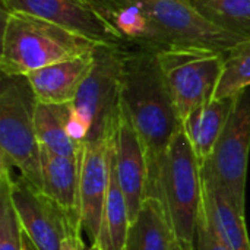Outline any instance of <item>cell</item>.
I'll list each match as a JSON object with an SVG mask.
<instances>
[{"label":"cell","mask_w":250,"mask_h":250,"mask_svg":"<svg viewBox=\"0 0 250 250\" xmlns=\"http://www.w3.org/2000/svg\"><path fill=\"white\" fill-rule=\"evenodd\" d=\"M120 98L122 108L146 151L149 167L148 196L158 198L161 164L171 139L182 126V120L173 103L157 51L126 50Z\"/></svg>","instance_id":"cell-1"},{"label":"cell","mask_w":250,"mask_h":250,"mask_svg":"<svg viewBox=\"0 0 250 250\" xmlns=\"http://www.w3.org/2000/svg\"><path fill=\"white\" fill-rule=\"evenodd\" d=\"M1 35L3 75H28L94 51L100 44L23 12H6Z\"/></svg>","instance_id":"cell-2"},{"label":"cell","mask_w":250,"mask_h":250,"mask_svg":"<svg viewBox=\"0 0 250 250\" xmlns=\"http://www.w3.org/2000/svg\"><path fill=\"white\" fill-rule=\"evenodd\" d=\"M127 48L98 45L94 66L69 104V130L81 142L110 139L122 108V69Z\"/></svg>","instance_id":"cell-3"},{"label":"cell","mask_w":250,"mask_h":250,"mask_svg":"<svg viewBox=\"0 0 250 250\" xmlns=\"http://www.w3.org/2000/svg\"><path fill=\"white\" fill-rule=\"evenodd\" d=\"M37 98L25 75H3L0 83V167L18 168L42 190L40 144L35 133Z\"/></svg>","instance_id":"cell-4"},{"label":"cell","mask_w":250,"mask_h":250,"mask_svg":"<svg viewBox=\"0 0 250 250\" xmlns=\"http://www.w3.org/2000/svg\"><path fill=\"white\" fill-rule=\"evenodd\" d=\"M177 240L195 245L204 201L201 163L183 129L170 142L160 174V196Z\"/></svg>","instance_id":"cell-5"},{"label":"cell","mask_w":250,"mask_h":250,"mask_svg":"<svg viewBox=\"0 0 250 250\" xmlns=\"http://www.w3.org/2000/svg\"><path fill=\"white\" fill-rule=\"evenodd\" d=\"M250 154V88L234 97L224 130L201 166L202 180L223 189L237 208L246 212V179Z\"/></svg>","instance_id":"cell-6"},{"label":"cell","mask_w":250,"mask_h":250,"mask_svg":"<svg viewBox=\"0 0 250 250\" xmlns=\"http://www.w3.org/2000/svg\"><path fill=\"white\" fill-rule=\"evenodd\" d=\"M158 60L183 123L195 108L214 98L223 73L224 53L173 47L158 51Z\"/></svg>","instance_id":"cell-7"},{"label":"cell","mask_w":250,"mask_h":250,"mask_svg":"<svg viewBox=\"0 0 250 250\" xmlns=\"http://www.w3.org/2000/svg\"><path fill=\"white\" fill-rule=\"evenodd\" d=\"M10 196L25 236L38 250H62L69 236L82 233L72 214L25 177L12 176Z\"/></svg>","instance_id":"cell-8"},{"label":"cell","mask_w":250,"mask_h":250,"mask_svg":"<svg viewBox=\"0 0 250 250\" xmlns=\"http://www.w3.org/2000/svg\"><path fill=\"white\" fill-rule=\"evenodd\" d=\"M173 47L229 51L246 41L207 19L190 0H138Z\"/></svg>","instance_id":"cell-9"},{"label":"cell","mask_w":250,"mask_h":250,"mask_svg":"<svg viewBox=\"0 0 250 250\" xmlns=\"http://www.w3.org/2000/svg\"><path fill=\"white\" fill-rule=\"evenodd\" d=\"M3 10L45 19L100 45L127 48L122 37L88 0H1Z\"/></svg>","instance_id":"cell-10"},{"label":"cell","mask_w":250,"mask_h":250,"mask_svg":"<svg viewBox=\"0 0 250 250\" xmlns=\"http://www.w3.org/2000/svg\"><path fill=\"white\" fill-rule=\"evenodd\" d=\"M111 139L86 142L81 152L79 217L82 233L95 246L101 231L103 211L110 183Z\"/></svg>","instance_id":"cell-11"},{"label":"cell","mask_w":250,"mask_h":250,"mask_svg":"<svg viewBox=\"0 0 250 250\" xmlns=\"http://www.w3.org/2000/svg\"><path fill=\"white\" fill-rule=\"evenodd\" d=\"M117 179L126 198L130 223L136 218L148 196L149 167L145 146L123 108L113 135Z\"/></svg>","instance_id":"cell-12"},{"label":"cell","mask_w":250,"mask_h":250,"mask_svg":"<svg viewBox=\"0 0 250 250\" xmlns=\"http://www.w3.org/2000/svg\"><path fill=\"white\" fill-rule=\"evenodd\" d=\"M116 29L127 48L163 51L173 48L168 37L160 29L138 0H88Z\"/></svg>","instance_id":"cell-13"},{"label":"cell","mask_w":250,"mask_h":250,"mask_svg":"<svg viewBox=\"0 0 250 250\" xmlns=\"http://www.w3.org/2000/svg\"><path fill=\"white\" fill-rule=\"evenodd\" d=\"M94 66V51L25 75L38 103L70 104Z\"/></svg>","instance_id":"cell-14"},{"label":"cell","mask_w":250,"mask_h":250,"mask_svg":"<svg viewBox=\"0 0 250 250\" xmlns=\"http://www.w3.org/2000/svg\"><path fill=\"white\" fill-rule=\"evenodd\" d=\"M42 192L59 202L79 223V177L81 157L70 158L40 146Z\"/></svg>","instance_id":"cell-15"},{"label":"cell","mask_w":250,"mask_h":250,"mask_svg":"<svg viewBox=\"0 0 250 250\" xmlns=\"http://www.w3.org/2000/svg\"><path fill=\"white\" fill-rule=\"evenodd\" d=\"M204 211L221 242L230 250H250V240L243 211L220 188L204 182Z\"/></svg>","instance_id":"cell-16"},{"label":"cell","mask_w":250,"mask_h":250,"mask_svg":"<svg viewBox=\"0 0 250 250\" xmlns=\"http://www.w3.org/2000/svg\"><path fill=\"white\" fill-rule=\"evenodd\" d=\"M234 105V97L212 98L195 108L185 120L183 129L201 166L211 157Z\"/></svg>","instance_id":"cell-17"},{"label":"cell","mask_w":250,"mask_h":250,"mask_svg":"<svg viewBox=\"0 0 250 250\" xmlns=\"http://www.w3.org/2000/svg\"><path fill=\"white\" fill-rule=\"evenodd\" d=\"M176 240L163 201L148 196L129 226L125 250H173Z\"/></svg>","instance_id":"cell-18"},{"label":"cell","mask_w":250,"mask_h":250,"mask_svg":"<svg viewBox=\"0 0 250 250\" xmlns=\"http://www.w3.org/2000/svg\"><path fill=\"white\" fill-rule=\"evenodd\" d=\"M130 226L129 209L126 204V198L122 192L116 160H114V148L111 139V154H110V183L107 190V198L103 211L101 231L95 248L98 250H125L127 231Z\"/></svg>","instance_id":"cell-19"},{"label":"cell","mask_w":250,"mask_h":250,"mask_svg":"<svg viewBox=\"0 0 250 250\" xmlns=\"http://www.w3.org/2000/svg\"><path fill=\"white\" fill-rule=\"evenodd\" d=\"M35 133L40 146L63 157H81L83 144L78 142L69 130V104L38 103L35 108Z\"/></svg>","instance_id":"cell-20"},{"label":"cell","mask_w":250,"mask_h":250,"mask_svg":"<svg viewBox=\"0 0 250 250\" xmlns=\"http://www.w3.org/2000/svg\"><path fill=\"white\" fill-rule=\"evenodd\" d=\"M193 6L221 29L250 40V0H190Z\"/></svg>","instance_id":"cell-21"},{"label":"cell","mask_w":250,"mask_h":250,"mask_svg":"<svg viewBox=\"0 0 250 250\" xmlns=\"http://www.w3.org/2000/svg\"><path fill=\"white\" fill-rule=\"evenodd\" d=\"M250 88V40L224 53L223 73L214 98L236 97Z\"/></svg>","instance_id":"cell-22"},{"label":"cell","mask_w":250,"mask_h":250,"mask_svg":"<svg viewBox=\"0 0 250 250\" xmlns=\"http://www.w3.org/2000/svg\"><path fill=\"white\" fill-rule=\"evenodd\" d=\"M12 170L0 167V250H23V229L10 196Z\"/></svg>","instance_id":"cell-23"},{"label":"cell","mask_w":250,"mask_h":250,"mask_svg":"<svg viewBox=\"0 0 250 250\" xmlns=\"http://www.w3.org/2000/svg\"><path fill=\"white\" fill-rule=\"evenodd\" d=\"M195 250H230L221 242V239L217 236V233L211 227L208 217L204 211V205H202L198 227H196Z\"/></svg>","instance_id":"cell-24"},{"label":"cell","mask_w":250,"mask_h":250,"mask_svg":"<svg viewBox=\"0 0 250 250\" xmlns=\"http://www.w3.org/2000/svg\"><path fill=\"white\" fill-rule=\"evenodd\" d=\"M62 250H98L95 246H92L89 242H85L82 239V233H75L72 236H69L63 246Z\"/></svg>","instance_id":"cell-25"},{"label":"cell","mask_w":250,"mask_h":250,"mask_svg":"<svg viewBox=\"0 0 250 250\" xmlns=\"http://www.w3.org/2000/svg\"><path fill=\"white\" fill-rule=\"evenodd\" d=\"M173 250H195V245H190V243H186V242H180V240H176Z\"/></svg>","instance_id":"cell-26"},{"label":"cell","mask_w":250,"mask_h":250,"mask_svg":"<svg viewBox=\"0 0 250 250\" xmlns=\"http://www.w3.org/2000/svg\"><path fill=\"white\" fill-rule=\"evenodd\" d=\"M23 250H38V249L32 245V242H31L26 236H23Z\"/></svg>","instance_id":"cell-27"}]
</instances>
